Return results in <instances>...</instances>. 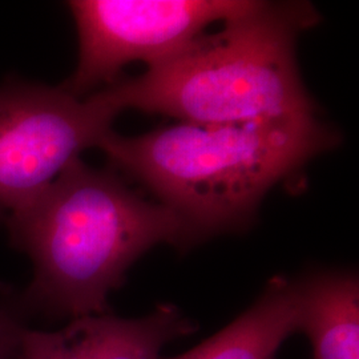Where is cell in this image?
Masks as SVG:
<instances>
[{
	"mask_svg": "<svg viewBox=\"0 0 359 359\" xmlns=\"http://www.w3.org/2000/svg\"><path fill=\"white\" fill-rule=\"evenodd\" d=\"M6 226L34 266L25 292L13 294L27 320L108 313V297L144 253L158 244L188 249L198 243L173 210L132 191L114 168L80 158Z\"/></svg>",
	"mask_w": 359,
	"mask_h": 359,
	"instance_id": "cell-1",
	"label": "cell"
},
{
	"mask_svg": "<svg viewBox=\"0 0 359 359\" xmlns=\"http://www.w3.org/2000/svg\"><path fill=\"white\" fill-rule=\"evenodd\" d=\"M338 142L335 130L308 116L236 124L180 121L140 136L111 130L97 148L111 168L140 182L201 243L246 228L276 185Z\"/></svg>",
	"mask_w": 359,
	"mask_h": 359,
	"instance_id": "cell-2",
	"label": "cell"
},
{
	"mask_svg": "<svg viewBox=\"0 0 359 359\" xmlns=\"http://www.w3.org/2000/svg\"><path fill=\"white\" fill-rule=\"evenodd\" d=\"M308 1H255L137 77L107 86L124 112L196 124H236L316 116L297 63V40L320 23Z\"/></svg>",
	"mask_w": 359,
	"mask_h": 359,
	"instance_id": "cell-3",
	"label": "cell"
},
{
	"mask_svg": "<svg viewBox=\"0 0 359 359\" xmlns=\"http://www.w3.org/2000/svg\"><path fill=\"white\" fill-rule=\"evenodd\" d=\"M121 114L107 87L79 99L20 79L0 84V222L28 205Z\"/></svg>",
	"mask_w": 359,
	"mask_h": 359,
	"instance_id": "cell-4",
	"label": "cell"
},
{
	"mask_svg": "<svg viewBox=\"0 0 359 359\" xmlns=\"http://www.w3.org/2000/svg\"><path fill=\"white\" fill-rule=\"evenodd\" d=\"M252 0H75L68 1L79 36L76 69L60 86L83 99L114 84L133 62L156 65L212 25L248 11Z\"/></svg>",
	"mask_w": 359,
	"mask_h": 359,
	"instance_id": "cell-5",
	"label": "cell"
},
{
	"mask_svg": "<svg viewBox=\"0 0 359 359\" xmlns=\"http://www.w3.org/2000/svg\"><path fill=\"white\" fill-rule=\"evenodd\" d=\"M194 330V323L173 305H160L139 318L108 311L71 320L56 332L28 327L22 359H163L169 342Z\"/></svg>",
	"mask_w": 359,
	"mask_h": 359,
	"instance_id": "cell-6",
	"label": "cell"
},
{
	"mask_svg": "<svg viewBox=\"0 0 359 359\" xmlns=\"http://www.w3.org/2000/svg\"><path fill=\"white\" fill-rule=\"evenodd\" d=\"M298 332L313 359H359V283L345 270H323L295 281Z\"/></svg>",
	"mask_w": 359,
	"mask_h": 359,
	"instance_id": "cell-7",
	"label": "cell"
},
{
	"mask_svg": "<svg viewBox=\"0 0 359 359\" xmlns=\"http://www.w3.org/2000/svg\"><path fill=\"white\" fill-rule=\"evenodd\" d=\"M298 333L295 281L270 280L256 302L221 332L170 359H277L283 342Z\"/></svg>",
	"mask_w": 359,
	"mask_h": 359,
	"instance_id": "cell-8",
	"label": "cell"
},
{
	"mask_svg": "<svg viewBox=\"0 0 359 359\" xmlns=\"http://www.w3.org/2000/svg\"><path fill=\"white\" fill-rule=\"evenodd\" d=\"M28 320L13 294L0 297V359H22Z\"/></svg>",
	"mask_w": 359,
	"mask_h": 359,
	"instance_id": "cell-9",
	"label": "cell"
}]
</instances>
